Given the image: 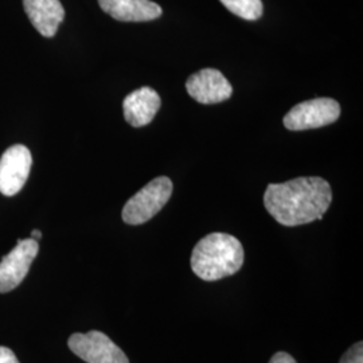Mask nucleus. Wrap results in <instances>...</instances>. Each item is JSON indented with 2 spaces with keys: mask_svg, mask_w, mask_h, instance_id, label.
Returning a JSON list of instances; mask_svg holds the SVG:
<instances>
[{
  "mask_svg": "<svg viewBox=\"0 0 363 363\" xmlns=\"http://www.w3.org/2000/svg\"><path fill=\"white\" fill-rule=\"evenodd\" d=\"M333 202L330 183L319 177H301L269 184L264 206L280 225L294 228L322 220Z\"/></svg>",
  "mask_w": 363,
  "mask_h": 363,
  "instance_id": "obj_1",
  "label": "nucleus"
},
{
  "mask_svg": "<svg viewBox=\"0 0 363 363\" xmlns=\"http://www.w3.org/2000/svg\"><path fill=\"white\" fill-rule=\"evenodd\" d=\"M244 257L242 244L232 234H208L193 249L191 269L205 281H217L238 272Z\"/></svg>",
  "mask_w": 363,
  "mask_h": 363,
  "instance_id": "obj_2",
  "label": "nucleus"
},
{
  "mask_svg": "<svg viewBox=\"0 0 363 363\" xmlns=\"http://www.w3.org/2000/svg\"><path fill=\"white\" fill-rule=\"evenodd\" d=\"M174 184L167 177H157L128 199L123 208V220L128 225H143L152 220L167 205Z\"/></svg>",
  "mask_w": 363,
  "mask_h": 363,
  "instance_id": "obj_3",
  "label": "nucleus"
},
{
  "mask_svg": "<svg viewBox=\"0 0 363 363\" xmlns=\"http://www.w3.org/2000/svg\"><path fill=\"white\" fill-rule=\"evenodd\" d=\"M339 117L340 105L337 100L320 97L295 105L286 113L283 124L289 130H316L335 123Z\"/></svg>",
  "mask_w": 363,
  "mask_h": 363,
  "instance_id": "obj_4",
  "label": "nucleus"
},
{
  "mask_svg": "<svg viewBox=\"0 0 363 363\" xmlns=\"http://www.w3.org/2000/svg\"><path fill=\"white\" fill-rule=\"evenodd\" d=\"M67 345L70 350L86 363H130L124 351L100 331L73 334L69 337Z\"/></svg>",
  "mask_w": 363,
  "mask_h": 363,
  "instance_id": "obj_5",
  "label": "nucleus"
},
{
  "mask_svg": "<svg viewBox=\"0 0 363 363\" xmlns=\"http://www.w3.org/2000/svg\"><path fill=\"white\" fill-rule=\"evenodd\" d=\"M38 250V241L19 240L18 245L0 261V294L13 291L25 280Z\"/></svg>",
  "mask_w": 363,
  "mask_h": 363,
  "instance_id": "obj_6",
  "label": "nucleus"
},
{
  "mask_svg": "<svg viewBox=\"0 0 363 363\" xmlns=\"http://www.w3.org/2000/svg\"><path fill=\"white\" fill-rule=\"evenodd\" d=\"M33 156L30 150L16 144L0 157V193L6 196L18 194L30 175Z\"/></svg>",
  "mask_w": 363,
  "mask_h": 363,
  "instance_id": "obj_7",
  "label": "nucleus"
},
{
  "mask_svg": "<svg viewBox=\"0 0 363 363\" xmlns=\"http://www.w3.org/2000/svg\"><path fill=\"white\" fill-rule=\"evenodd\" d=\"M186 89L196 103L218 104L232 97L230 82L217 69H202L186 81Z\"/></svg>",
  "mask_w": 363,
  "mask_h": 363,
  "instance_id": "obj_8",
  "label": "nucleus"
},
{
  "mask_svg": "<svg viewBox=\"0 0 363 363\" xmlns=\"http://www.w3.org/2000/svg\"><path fill=\"white\" fill-rule=\"evenodd\" d=\"M160 105L162 100L155 89L143 86L133 91L123 101L125 121L135 128L145 127L155 118Z\"/></svg>",
  "mask_w": 363,
  "mask_h": 363,
  "instance_id": "obj_9",
  "label": "nucleus"
},
{
  "mask_svg": "<svg viewBox=\"0 0 363 363\" xmlns=\"http://www.w3.org/2000/svg\"><path fill=\"white\" fill-rule=\"evenodd\" d=\"M23 7L31 25L46 38L54 37L65 19L60 0H23Z\"/></svg>",
  "mask_w": 363,
  "mask_h": 363,
  "instance_id": "obj_10",
  "label": "nucleus"
},
{
  "mask_svg": "<svg viewBox=\"0 0 363 363\" xmlns=\"http://www.w3.org/2000/svg\"><path fill=\"white\" fill-rule=\"evenodd\" d=\"M99 4L120 22H150L163 13L162 7L151 0H99Z\"/></svg>",
  "mask_w": 363,
  "mask_h": 363,
  "instance_id": "obj_11",
  "label": "nucleus"
},
{
  "mask_svg": "<svg viewBox=\"0 0 363 363\" xmlns=\"http://www.w3.org/2000/svg\"><path fill=\"white\" fill-rule=\"evenodd\" d=\"M230 13L245 19L257 21L264 13L261 0H220Z\"/></svg>",
  "mask_w": 363,
  "mask_h": 363,
  "instance_id": "obj_12",
  "label": "nucleus"
},
{
  "mask_svg": "<svg viewBox=\"0 0 363 363\" xmlns=\"http://www.w3.org/2000/svg\"><path fill=\"white\" fill-rule=\"evenodd\" d=\"M339 363H363V343L357 342L343 354Z\"/></svg>",
  "mask_w": 363,
  "mask_h": 363,
  "instance_id": "obj_13",
  "label": "nucleus"
},
{
  "mask_svg": "<svg viewBox=\"0 0 363 363\" xmlns=\"http://www.w3.org/2000/svg\"><path fill=\"white\" fill-rule=\"evenodd\" d=\"M269 363H298L292 355H289L286 351H279L273 355Z\"/></svg>",
  "mask_w": 363,
  "mask_h": 363,
  "instance_id": "obj_14",
  "label": "nucleus"
},
{
  "mask_svg": "<svg viewBox=\"0 0 363 363\" xmlns=\"http://www.w3.org/2000/svg\"><path fill=\"white\" fill-rule=\"evenodd\" d=\"M0 363H19L13 351L0 346Z\"/></svg>",
  "mask_w": 363,
  "mask_h": 363,
  "instance_id": "obj_15",
  "label": "nucleus"
},
{
  "mask_svg": "<svg viewBox=\"0 0 363 363\" xmlns=\"http://www.w3.org/2000/svg\"><path fill=\"white\" fill-rule=\"evenodd\" d=\"M40 237H42V233H40V232H39V230H33V232H31V238H33V240H35V241H38L39 238H40Z\"/></svg>",
  "mask_w": 363,
  "mask_h": 363,
  "instance_id": "obj_16",
  "label": "nucleus"
}]
</instances>
